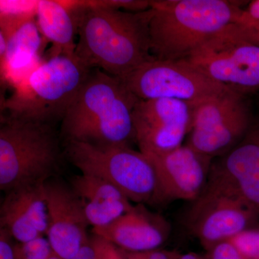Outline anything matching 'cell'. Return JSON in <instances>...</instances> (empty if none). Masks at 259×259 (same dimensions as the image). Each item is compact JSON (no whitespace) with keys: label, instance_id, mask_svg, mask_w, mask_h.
<instances>
[{"label":"cell","instance_id":"7402d4cb","mask_svg":"<svg viewBox=\"0 0 259 259\" xmlns=\"http://www.w3.org/2000/svg\"><path fill=\"white\" fill-rule=\"evenodd\" d=\"M118 249L121 259H177L180 252L176 250L155 249L145 252H131Z\"/></svg>","mask_w":259,"mask_h":259},{"label":"cell","instance_id":"8992f818","mask_svg":"<svg viewBox=\"0 0 259 259\" xmlns=\"http://www.w3.org/2000/svg\"><path fill=\"white\" fill-rule=\"evenodd\" d=\"M64 153L81 173L110 182L131 202L160 206L159 187L152 163L129 145L66 142Z\"/></svg>","mask_w":259,"mask_h":259},{"label":"cell","instance_id":"cb8c5ba5","mask_svg":"<svg viewBox=\"0 0 259 259\" xmlns=\"http://www.w3.org/2000/svg\"><path fill=\"white\" fill-rule=\"evenodd\" d=\"M205 252L209 259H247L231 241L221 242Z\"/></svg>","mask_w":259,"mask_h":259},{"label":"cell","instance_id":"8fae6325","mask_svg":"<svg viewBox=\"0 0 259 259\" xmlns=\"http://www.w3.org/2000/svg\"><path fill=\"white\" fill-rule=\"evenodd\" d=\"M196 106L171 99L139 100L133 112L135 140L145 155H160L183 144Z\"/></svg>","mask_w":259,"mask_h":259},{"label":"cell","instance_id":"7c38bea8","mask_svg":"<svg viewBox=\"0 0 259 259\" xmlns=\"http://www.w3.org/2000/svg\"><path fill=\"white\" fill-rule=\"evenodd\" d=\"M44 191L48 209L46 236L56 254L69 259L90 239V223L70 185L53 177L44 184Z\"/></svg>","mask_w":259,"mask_h":259},{"label":"cell","instance_id":"3957f363","mask_svg":"<svg viewBox=\"0 0 259 259\" xmlns=\"http://www.w3.org/2000/svg\"><path fill=\"white\" fill-rule=\"evenodd\" d=\"M248 2L151 1V54L158 60L188 59L213 35L236 23Z\"/></svg>","mask_w":259,"mask_h":259},{"label":"cell","instance_id":"f1b7e54d","mask_svg":"<svg viewBox=\"0 0 259 259\" xmlns=\"http://www.w3.org/2000/svg\"><path fill=\"white\" fill-rule=\"evenodd\" d=\"M245 11L252 18L259 19V0L248 2Z\"/></svg>","mask_w":259,"mask_h":259},{"label":"cell","instance_id":"52a82bcc","mask_svg":"<svg viewBox=\"0 0 259 259\" xmlns=\"http://www.w3.org/2000/svg\"><path fill=\"white\" fill-rule=\"evenodd\" d=\"M185 60L235 93L247 97L259 92V47L236 23L213 35Z\"/></svg>","mask_w":259,"mask_h":259},{"label":"cell","instance_id":"5bb4252c","mask_svg":"<svg viewBox=\"0 0 259 259\" xmlns=\"http://www.w3.org/2000/svg\"><path fill=\"white\" fill-rule=\"evenodd\" d=\"M208 182L233 192L259 214V112L241 142L213 160Z\"/></svg>","mask_w":259,"mask_h":259},{"label":"cell","instance_id":"4316f807","mask_svg":"<svg viewBox=\"0 0 259 259\" xmlns=\"http://www.w3.org/2000/svg\"><path fill=\"white\" fill-rule=\"evenodd\" d=\"M15 241L8 230L0 228V259H16Z\"/></svg>","mask_w":259,"mask_h":259},{"label":"cell","instance_id":"277c9868","mask_svg":"<svg viewBox=\"0 0 259 259\" xmlns=\"http://www.w3.org/2000/svg\"><path fill=\"white\" fill-rule=\"evenodd\" d=\"M93 69L75 54L49 57L13 88L3 109L18 118L61 122Z\"/></svg>","mask_w":259,"mask_h":259},{"label":"cell","instance_id":"5b68a950","mask_svg":"<svg viewBox=\"0 0 259 259\" xmlns=\"http://www.w3.org/2000/svg\"><path fill=\"white\" fill-rule=\"evenodd\" d=\"M64 155L54 124L1 116L0 189L5 193L53 178Z\"/></svg>","mask_w":259,"mask_h":259},{"label":"cell","instance_id":"ac0fdd59","mask_svg":"<svg viewBox=\"0 0 259 259\" xmlns=\"http://www.w3.org/2000/svg\"><path fill=\"white\" fill-rule=\"evenodd\" d=\"M6 37V53L0 58L2 79L14 88L42 62L44 39L35 16L25 20Z\"/></svg>","mask_w":259,"mask_h":259},{"label":"cell","instance_id":"ba28073f","mask_svg":"<svg viewBox=\"0 0 259 259\" xmlns=\"http://www.w3.org/2000/svg\"><path fill=\"white\" fill-rule=\"evenodd\" d=\"M254 116L247 97L229 90L195 107L186 144L211 159L221 157L241 142Z\"/></svg>","mask_w":259,"mask_h":259},{"label":"cell","instance_id":"e0dca14e","mask_svg":"<svg viewBox=\"0 0 259 259\" xmlns=\"http://www.w3.org/2000/svg\"><path fill=\"white\" fill-rule=\"evenodd\" d=\"M69 185L81 201L93 228L110 224L134 207L119 189L99 177L81 173L73 177Z\"/></svg>","mask_w":259,"mask_h":259},{"label":"cell","instance_id":"9c48e42d","mask_svg":"<svg viewBox=\"0 0 259 259\" xmlns=\"http://www.w3.org/2000/svg\"><path fill=\"white\" fill-rule=\"evenodd\" d=\"M120 79L140 100L171 99L194 106L229 91L187 60L153 59Z\"/></svg>","mask_w":259,"mask_h":259},{"label":"cell","instance_id":"9a60e30c","mask_svg":"<svg viewBox=\"0 0 259 259\" xmlns=\"http://www.w3.org/2000/svg\"><path fill=\"white\" fill-rule=\"evenodd\" d=\"M171 231V225L162 214L150 210L145 204H136L110 224L93 228L92 233L120 249L145 252L160 248Z\"/></svg>","mask_w":259,"mask_h":259},{"label":"cell","instance_id":"603a6c76","mask_svg":"<svg viewBox=\"0 0 259 259\" xmlns=\"http://www.w3.org/2000/svg\"><path fill=\"white\" fill-rule=\"evenodd\" d=\"M236 24L250 42L259 47V19L249 16L245 13L244 8Z\"/></svg>","mask_w":259,"mask_h":259},{"label":"cell","instance_id":"6da1fadb","mask_svg":"<svg viewBox=\"0 0 259 259\" xmlns=\"http://www.w3.org/2000/svg\"><path fill=\"white\" fill-rule=\"evenodd\" d=\"M75 54L92 69L122 78L154 59L151 54L152 9L132 13L102 1L75 2Z\"/></svg>","mask_w":259,"mask_h":259},{"label":"cell","instance_id":"44dd1931","mask_svg":"<svg viewBox=\"0 0 259 259\" xmlns=\"http://www.w3.org/2000/svg\"><path fill=\"white\" fill-rule=\"evenodd\" d=\"M230 241L247 259H259V227L242 232Z\"/></svg>","mask_w":259,"mask_h":259},{"label":"cell","instance_id":"4dcf8cb0","mask_svg":"<svg viewBox=\"0 0 259 259\" xmlns=\"http://www.w3.org/2000/svg\"><path fill=\"white\" fill-rule=\"evenodd\" d=\"M48 259H62V258H61L60 256H59V255L56 254L55 252H54V253H53V254L51 255V256L49 257V258Z\"/></svg>","mask_w":259,"mask_h":259},{"label":"cell","instance_id":"2e32d148","mask_svg":"<svg viewBox=\"0 0 259 259\" xmlns=\"http://www.w3.org/2000/svg\"><path fill=\"white\" fill-rule=\"evenodd\" d=\"M44 183L20 186L5 192L0 208V228L18 243L46 236L48 209Z\"/></svg>","mask_w":259,"mask_h":259},{"label":"cell","instance_id":"ffe728a7","mask_svg":"<svg viewBox=\"0 0 259 259\" xmlns=\"http://www.w3.org/2000/svg\"><path fill=\"white\" fill-rule=\"evenodd\" d=\"M54 253L49 240L44 236L15 244L16 259H48Z\"/></svg>","mask_w":259,"mask_h":259},{"label":"cell","instance_id":"7a4b0ae2","mask_svg":"<svg viewBox=\"0 0 259 259\" xmlns=\"http://www.w3.org/2000/svg\"><path fill=\"white\" fill-rule=\"evenodd\" d=\"M139 100L120 78L93 69L61 121V136L65 143L131 146Z\"/></svg>","mask_w":259,"mask_h":259},{"label":"cell","instance_id":"484cf974","mask_svg":"<svg viewBox=\"0 0 259 259\" xmlns=\"http://www.w3.org/2000/svg\"><path fill=\"white\" fill-rule=\"evenodd\" d=\"M90 236L96 248L98 259H121L118 249L115 245L93 233Z\"/></svg>","mask_w":259,"mask_h":259},{"label":"cell","instance_id":"83f0119b","mask_svg":"<svg viewBox=\"0 0 259 259\" xmlns=\"http://www.w3.org/2000/svg\"><path fill=\"white\" fill-rule=\"evenodd\" d=\"M69 259H98L96 248L92 241L91 236L89 241L80 248L77 253Z\"/></svg>","mask_w":259,"mask_h":259},{"label":"cell","instance_id":"4fadbf2b","mask_svg":"<svg viewBox=\"0 0 259 259\" xmlns=\"http://www.w3.org/2000/svg\"><path fill=\"white\" fill-rule=\"evenodd\" d=\"M146 156L157 176L160 205L178 199L194 202L207 185L213 160L188 145L163 154Z\"/></svg>","mask_w":259,"mask_h":259},{"label":"cell","instance_id":"d6986e66","mask_svg":"<svg viewBox=\"0 0 259 259\" xmlns=\"http://www.w3.org/2000/svg\"><path fill=\"white\" fill-rule=\"evenodd\" d=\"M75 2L38 0L35 19L44 40L52 44L51 56L74 55L77 36Z\"/></svg>","mask_w":259,"mask_h":259},{"label":"cell","instance_id":"f546056e","mask_svg":"<svg viewBox=\"0 0 259 259\" xmlns=\"http://www.w3.org/2000/svg\"><path fill=\"white\" fill-rule=\"evenodd\" d=\"M177 259H209V257L207 252H205L204 253L190 252V253H180Z\"/></svg>","mask_w":259,"mask_h":259},{"label":"cell","instance_id":"30bf717a","mask_svg":"<svg viewBox=\"0 0 259 259\" xmlns=\"http://www.w3.org/2000/svg\"><path fill=\"white\" fill-rule=\"evenodd\" d=\"M188 213L187 226L205 251L259 227V214L233 192L207 182Z\"/></svg>","mask_w":259,"mask_h":259},{"label":"cell","instance_id":"d4e9b609","mask_svg":"<svg viewBox=\"0 0 259 259\" xmlns=\"http://www.w3.org/2000/svg\"><path fill=\"white\" fill-rule=\"evenodd\" d=\"M102 2L104 4L116 9L132 13L146 11L151 6V1L146 0H102Z\"/></svg>","mask_w":259,"mask_h":259}]
</instances>
